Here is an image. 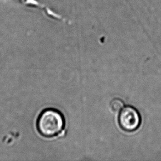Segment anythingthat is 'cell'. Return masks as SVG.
<instances>
[{
	"instance_id": "3957f363",
	"label": "cell",
	"mask_w": 161,
	"mask_h": 161,
	"mask_svg": "<svg viewBox=\"0 0 161 161\" xmlns=\"http://www.w3.org/2000/svg\"><path fill=\"white\" fill-rule=\"evenodd\" d=\"M124 106V102L119 98H114L110 103L111 109L115 112H120Z\"/></svg>"
},
{
	"instance_id": "6da1fadb",
	"label": "cell",
	"mask_w": 161,
	"mask_h": 161,
	"mask_svg": "<svg viewBox=\"0 0 161 161\" xmlns=\"http://www.w3.org/2000/svg\"><path fill=\"white\" fill-rule=\"evenodd\" d=\"M65 126V118L56 109L46 108L37 118L36 128L44 137L51 138L62 134Z\"/></svg>"
},
{
	"instance_id": "7a4b0ae2",
	"label": "cell",
	"mask_w": 161,
	"mask_h": 161,
	"mask_svg": "<svg viewBox=\"0 0 161 161\" xmlns=\"http://www.w3.org/2000/svg\"><path fill=\"white\" fill-rule=\"evenodd\" d=\"M141 117L139 112L134 107L127 106L119 112L118 123L121 128L126 132H133L139 128Z\"/></svg>"
}]
</instances>
